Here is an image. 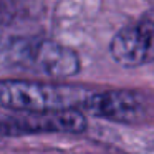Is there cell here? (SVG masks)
<instances>
[{
  "mask_svg": "<svg viewBox=\"0 0 154 154\" xmlns=\"http://www.w3.org/2000/svg\"><path fill=\"white\" fill-rule=\"evenodd\" d=\"M7 124V129H14V133H81L86 129V119L81 111L25 114Z\"/></svg>",
  "mask_w": 154,
  "mask_h": 154,
  "instance_id": "cell-4",
  "label": "cell"
},
{
  "mask_svg": "<svg viewBox=\"0 0 154 154\" xmlns=\"http://www.w3.org/2000/svg\"><path fill=\"white\" fill-rule=\"evenodd\" d=\"M23 58H30L37 70H42L43 73L53 76H70L80 68L76 53L51 42L28 47Z\"/></svg>",
  "mask_w": 154,
  "mask_h": 154,
  "instance_id": "cell-5",
  "label": "cell"
},
{
  "mask_svg": "<svg viewBox=\"0 0 154 154\" xmlns=\"http://www.w3.org/2000/svg\"><path fill=\"white\" fill-rule=\"evenodd\" d=\"M93 91L81 86L42 83L32 80L0 81V108L25 114L78 111Z\"/></svg>",
  "mask_w": 154,
  "mask_h": 154,
  "instance_id": "cell-1",
  "label": "cell"
},
{
  "mask_svg": "<svg viewBox=\"0 0 154 154\" xmlns=\"http://www.w3.org/2000/svg\"><path fill=\"white\" fill-rule=\"evenodd\" d=\"M109 51L116 63L128 68L154 61V10L118 32Z\"/></svg>",
  "mask_w": 154,
  "mask_h": 154,
  "instance_id": "cell-3",
  "label": "cell"
},
{
  "mask_svg": "<svg viewBox=\"0 0 154 154\" xmlns=\"http://www.w3.org/2000/svg\"><path fill=\"white\" fill-rule=\"evenodd\" d=\"M81 109L114 123L141 124L154 116V98L137 90H109L91 93Z\"/></svg>",
  "mask_w": 154,
  "mask_h": 154,
  "instance_id": "cell-2",
  "label": "cell"
}]
</instances>
